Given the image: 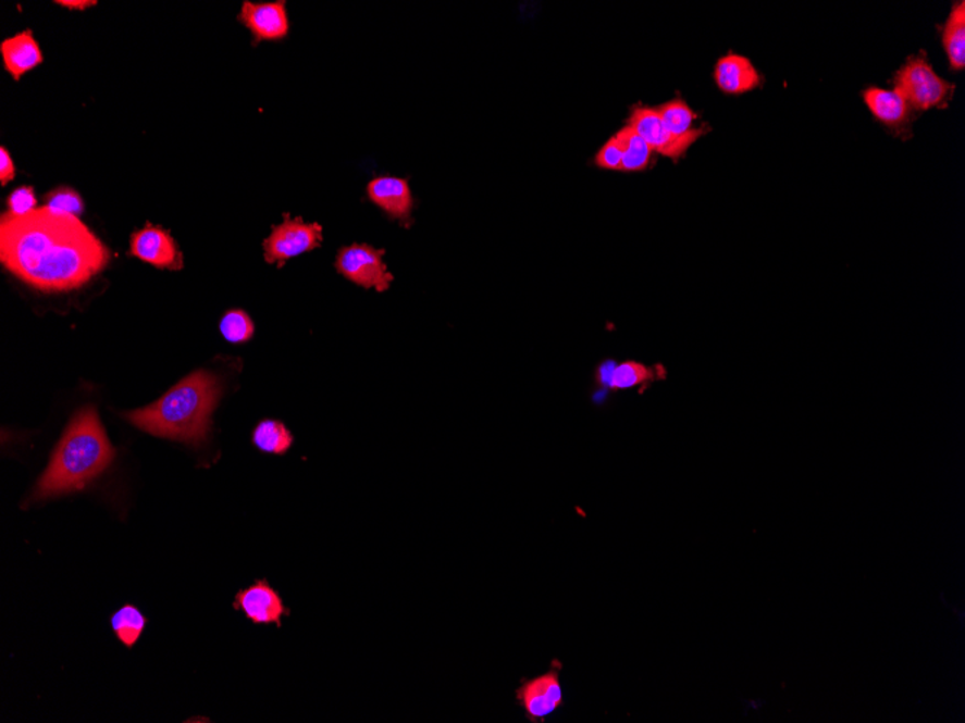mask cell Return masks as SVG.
<instances>
[{"label":"cell","mask_w":965,"mask_h":723,"mask_svg":"<svg viewBox=\"0 0 965 723\" xmlns=\"http://www.w3.org/2000/svg\"><path fill=\"white\" fill-rule=\"evenodd\" d=\"M0 262L44 292L82 288L110 262V251L77 215L48 205L0 219Z\"/></svg>","instance_id":"1"},{"label":"cell","mask_w":965,"mask_h":723,"mask_svg":"<svg viewBox=\"0 0 965 723\" xmlns=\"http://www.w3.org/2000/svg\"><path fill=\"white\" fill-rule=\"evenodd\" d=\"M222 394L219 377L198 370L176 383L156 403L121 416L149 435L200 447L209 438L211 414Z\"/></svg>","instance_id":"2"},{"label":"cell","mask_w":965,"mask_h":723,"mask_svg":"<svg viewBox=\"0 0 965 723\" xmlns=\"http://www.w3.org/2000/svg\"><path fill=\"white\" fill-rule=\"evenodd\" d=\"M113 460L114 448L99 414L95 406H86L74 414L30 500H46L81 491L103 474Z\"/></svg>","instance_id":"3"},{"label":"cell","mask_w":965,"mask_h":723,"mask_svg":"<svg viewBox=\"0 0 965 723\" xmlns=\"http://www.w3.org/2000/svg\"><path fill=\"white\" fill-rule=\"evenodd\" d=\"M668 378L664 364H646L638 360L605 359L598 361L593 372V386L597 395H617L638 390V395Z\"/></svg>","instance_id":"4"},{"label":"cell","mask_w":965,"mask_h":723,"mask_svg":"<svg viewBox=\"0 0 965 723\" xmlns=\"http://www.w3.org/2000/svg\"><path fill=\"white\" fill-rule=\"evenodd\" d=\"M894 90L901 92L910 108L929 110L945 103L953 84L938 76L927 60L912 59L899 70Z\"/></svg>","instance_id":"5"},{"label":"cell","mask_w":965,"mask_h":723,"mask_svg":"<svg viewBox=\"0 0 965 723\" xmlns=\"http://www.w3.org/2000/svg\"><path fill=\"white\" fill-rule=\"evenodd\" d=\"M323 245V227L319 223H306L301 217L284 214V223L272 227L271 236L263 241L264 262L284 266L299 254L319 249Z\"/></svg>","instance_id":"6"},{"label":"cell","mask_w":965,"mask_h":723,"mask_svg":"<svg viewBox=\"0 0 965 723\" xmlns=\"http://www.w3.org/2000/svg\"><path fill=\"white\" fill-rule=\"evenodd\" d=\"M385 253L383 249L357 242L343 247L336 258L337 272L361 288L376 289L379 294L386 292L395 277L383 262Z\"/></svg>","instance_id":"7"},{"label":"cell","mask_w":965,"mask_h":723,"mask_svg":"<svg viewBox=\"0 0 965 723\" xmlns=\"http://www.w3.org/2000/svg\"><path fill=\"white\" fill-rule=\"evenodd\" d=\"M561 661L554 660L548 672L528 678L518 687L517 702L525 711L529 722L544 723L566 705L561 686Z\"/></svg>","instance_id":"8"},{"label":"cell","mask_w":965,"mask_h":723,"mask_svg":"<svg viewBox=\"0 0 965 723\" xmlns=\"http://www.w3.org/2000/svg\"><path fill=\"white\" fill-rule=\"evenodd\" d=\"M628 125L645 140L652 152L672 160H680L693 147L695 140L705 134L704 129H694L691 134L677 138L669 134L658 113L651 108H634L630 113Z\"/></svg>","instance_id":"9"},{"label":"cell","mask_w":965,"mask_h":723,"mask_svg":"<svg viewBox=\"0 0 965 723\" xmlns=\"http://www.w3.org/2000/svg\"><path fill=\"white\" fill-rule=\"evenodd\" d=\"M237 21L252 34L253 46L263 41H282L289 35V17L286 2H248L242 4Z\"/></svg>","instance_id":"10"},{"label":"cell","mask_w":965,"mask_h":723,"mask_svg":"<svg viewBox=\"0 0 965 723\" xmlns=\"http://www.w3.org/2000/svg\"><path fill=\"white\" fill-rule=\"evenodd\" d=\"M366 194L369 201L381 209L387 217L399 222L405 228L411 227L416 200L408 179L389 175L376 176L366 187Z\"/></svg>","instance_id":"11"},{"label":"cell","mask_w":965,"mask_h":723,"mask_svg":"<svg viewBox=\"0 0 965 723\" xmlns=\"http://www.w3.org/2000/svg\"><path fill=\"white\" fill-rule=\"evenodd\" d=\"M131 254L158 269L176 272L184 267L183 251L176 246L173 236L151 223L132 235Z\"/></svg>","instance_id":"12"},{"label":"cell","mask_w":965,"mask_h":723,"mask_svg":"<svg viewBox=\"0 0 965 723\" xmlns=\"http://www.w3.org/2000/svg\"><path fill=\"white\" fill-rule=\"evenodd\" d=\"M235 610L244 612L246 619L253 624H275L276 627H281L282 619L289 615L281 595L267 579L257 581L249 588L239 590L235 599Z\"/></svg>","instance_id":"13"},{"label":"cell","mask_w":965,"mask_h":723,"mask_svg":"<svg viewBox=\"0 0 965 723\" xmlns=\"http://www.w3.org/2000/svg\"><path fill=\"white\" fill-rule=\"evenodd\" d=\"M4 70L13 80L20 82L26 73L33 72L44 63L41 48L30 29L22 30L15 37L7 38L0 43Z\"/></svg>","instance_id":"14"},{"label":"cell","mask_w":965,"mask_h":723,"mask_svg":"<svg viewBox=\"0 0 965 723\" xmlns=\"http://www.w3.org/2000/svg\"><path fill=\"white\" fill-rule=\"evenodd\" d=\"M714 80L726 95L738 96L759 87L760 76L751 60L729 52L718 60L714 70Z\"/></svg>","instance_id":"15"},{"label":"cell","mask_w":965,"mask_h":723,"mask_svg":"<svg viewBox=\"0 0 965 723\" xmlns=\"http://www.w3.org/2000/svg\"><path fill=\"white\" fill-rule=\"evenodd\" d=\"M867 108L876 119L889 126H898L905 122L910 114V104L898 90L870 87L863 95Z\"/></svg>","instance_id":"16"},{"label":"cell","mask_w":965,"mask_h":723,"mask_svg":"<svg viewBox=\"0 0 965 723\" xmlns=\"http://www.w3.org/2000/svg\"><path fill=\"white\" fill-rule=\"evenodd\" d=\"M942 46L949 55L951 68L963 72L965 67V3L954 4L942 34Z\"/></svg>","instance_id":"17"},{"label":"cell","mask_w":965,"mask_h":723,"mask_svg":"<svg viewBox=\"0 0 965 723\" xmlns=\"http://www.w3.org/2000/svg\"><path fill=\"white\" fill-rule=\"evenodd\" d=\"M615 138L621 149L620 171L636 172L649 165L654 152L632 127L626 125L623 129L617 132Z\"/></svg>","instance_id":"18"},{"label":"cell","mask_w":965,"mask_h":723,"mask_svg":"<svg viewBox=\"0 0 965 723\" xmlns=\"http://www.w3.org/2000/svg\"><path fill=\"white\" fill-rule=\"evenodd\" d=\"M252 440L259 451L272 456H285L293 447L294 436L284 423L267 419L255 427Z\"/></svg>","instance_id":"19"},{"label":"cell","mask_w":965,"mask_h":723,"mask_svg":"<svg viewBox=\"0 0 965 723\" xmlns=\"http://www.w3.org/2000/svg\"><path fill=\"white\" fill-rule=\"evenodd\" d=\"M110 625H112L113 633L116 634L119 641L123 646L132 648L143 636L145 628H147L148 620L139 611V608L126 603V606H123L121 610H117L110 616Z\"/></svg>","instance_id":"20"},{"label":"cell","mask_w":965,"mask_h":723,"mask_svg":"<svg viewBox=\"0 0 965 723\" xmlns=\"http://www.w3.org/2000/svg\"><path fill=\"white\" fill-rule=\"evenodd\" d=\"M655 112L658 113L669 134L677 136V138H682V136H686L694 130L693 123L697 119V114L694 113V110L684 100L676 99L668 101V103L656 108Z\"/></svg>","instance_id":"21"},{"label":"cell","mask_w":965,"mask_h":723,"mask_svg":"<svg viewBox=\"0 0 965 723\" xmlns=\"http://www.w3.org/2000/svg\"><path fill=\"white\" fill-rule=\"evenodd\" d=\"M220 333L232 344L250 341L255 335V324L249 314L242 310L227 311L220 322Z\"/></svg>","instance_id":"22"},{"label":"cell","mask_w":965,"mask_h":723,"mask_svg":"<svg viewBox=\"0 0 965 723\" xmlns=\"http://www.w3.org/2000/svg\"><path fill=\"white\" fill-rule=\"evenodd\" d=\"M47 205L59 213L81 215L85 211V202L81 194L73 188L60 187L52 189L46 196Z\"/></svg>","instance_id":"23"},{"label":"cell","mask_w":965,"mask_h":723,"mask_svg":"<svg viewBox=\"0 0 965 723\" xmlns=\"http://www.w3.org/2000/svg\"><path fill=\"white\" fill-rule=\"evenodd\" d=\"M9 213L22 215L37 207V197L33 187H20L8 197Z\"/></svg>","instance_id":"24"},{"label":"cell","mask_w":965,"mask_h":723,"mask_svg":"<svg viewBox=\"0 0 965 723\" xmlns=\"http://www.w3.org/2000/svg\"><path fill=\"white\" fill-rule=\"evenodd\" d=\"M596 163L598 166L605 167V170L620 171L621 149L619 144H617L615 136L610 140H607L605 147L598 151Z\"/></svg>","instance_id":"25"},{"label":"cell","mask_w":965,"mask_h":723,"mask_svg":"<svg viewBox=\"0 0 965 723\" xmlns=\"http://www.w3.org/2000/svg\"><path fill=\"white\" fill-rule=\"evenodd\" d=\"M15 163H13L11 153L8 152L7 148H0V184L4 187V185L15 179Z\"/></svg>","instance_id":"26"},{"label":"cell","mask_w":965,"mask_h":723,"mask_svg":"<svg viewBox=\"0 0 965 723\" xmlns=\"http://www.w3.org/2000/svg\"><path fill=\"white\" fill-rule=\"evenodd\" d=\"M55 4L60 7L74 9V11H85L87 8L96 7V0H57Z\"/></svg>","instance_id":"27"}]
</instances>
